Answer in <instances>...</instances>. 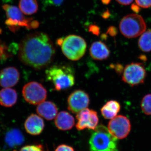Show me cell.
Listing matches in <instances>:
<instances>
[{
  "label": "cell",
  "instance_id": "obj_1",
  "mask_svg": "<svg viewBox=\"0 0 151 151\" xmlns=\"http://www.w3.org/2000/svg\"><path fill=\"white\" fill-rule=\"evenodd\" d=\"M55 55L54 45L49 36L45 33L29 34L19 44L20 61L36 70L48 66L53 61Z\"/></svg>",
  "mask_w": 151,
  "mask_h": 151
},
{
  "label": "cell",
  "instance_id": "obj_2",
  "mask_svg": "<svg viewBox=\"0 0 151 151\" xmlns=\"http://www.w3.org/2000/svg\"><path fill=\"white\" fill-rule=\"evenodd\" d=\"M45 75L47 81L52 83L57 91L66 90L75 84L74 70L69 65H52L46 69Z\"/></svg>",
  "mask_w": 151,
  "mask_h": 151
},
{
  "label": "cell",
  "instance_id": "obj_3",
  "mask_svg": "<svg viewBox=\"0 0 151 151\" xmlns=\"http://www.w3.org/2000/svg\"><path fill=\"white\" fill-rule=\"evenodd\" d=\"M92 132L89 140L90 151H119L117 139L103 125L97 126Z\"/></svg>",
  "mask_w": 151,
  "mask_h": 151
},
{
  "label": "cell",
  "instance_id": "obj_4",
  "mask_svg": "<svg viewBox=\"0 0 151 151\" xmlns=\"http://www.w3.org/2000/svg\"><path fill=\"white\" fill-rule=\"evenodd\" d=\"M2 7L6 16V24L13 32H15L21 27L34 29L39 26L38 22L32 18L26 17L21 10L15 6L5 4Z\"/></svg>",
  "mask_w": 151,
  "mask_h": 151
},
{
  "label": "cell",
  "instance_id": "obj_5",
  "mask_svg": "<svg viewBox=\"0 0 151 151\" xmlns=\"http://www.w3.org/2000/svg\"><path fill=\"white\" fill-rule=\"evenodd\" d=\"M63 54L73 61L81 59L86 52L87 44L84 38L79 36L71 35L63 39L60 44Z\"/></svg>",
  "mask_w": 151,
  "mask_h": 151
},
{
  "label": "cell",
  "instance_id": "obj_6",
  "mask_svg": "<svg viewBox=\"0 0 151 151\" xmlns=\"http://www.w3.org/2000/svg\"><path fill=\"white\" fill-rule=\"evenodd\" d=\"M145 22L142 17L137 14L127 15L122 19L119 28L125 37L132 38L137 37L145 31Z\"/></svg>",
  "mask_w": 151,
  "mask_h": 151
},
{
  "label": "cell",
  "instance_id": "obj_7",
  "mask_svg": "<svg viewBox=\"0 0 151 151\" xmlns=\"http://www.w3.org/2000/svg\"><path fill=\"white\" fill-rule=\"evenodd\" d=\"M147 72L145 66L140 63L133 62L126 65L122 75V81L132 86L143 84Z\"/></svg>",
  "mask_w": 151,
  "mask_h": 151
},
{
  "label": "cell",
  "instance_id": "obj_8",
  "mask_svg": "<svg viewBox=\"0 0 151 151\" xmlns=\"http://www.w3.org/2000/svg\"><path fill=\"white\" fill-rule=\"evenodd\" d=\"M22 93L26 101L34 105H39L44 102L47 97L46 89L36 81H31L25 84Z\"/></svg>",
  "mask_w": 151,
  "mask_h": 151
},
{
  "label": "cell",
  "instance_id": "obj_9",
  "mask_svg": "<svg viewBox=\"0 0 151 151\" xmlns=\"http://www.w3.org/2000/svg\"><path fill=\"white\" fill-rule=\"evenodd\" d=\"M131 124L129 119L125 116L119 115L111 119L108 125L110 133L117 139H123L129 135Z\"/></svg>",
  "mask_w": 151,
  "mask_h": 151
},
{
  "label": "cell",
  "instance_id": "obj_10",
  "mask_svg": "<svg viewBox=\"0 0 151 151\" xmlns=\"http://www.w3.org/2000/svg\"><path fill=\"white\" fill-rule=\"evenodd\" d=\"M90 99L85 91L78 89L72 92L68 98V109L73 113H78L89 106Z\"/></svg>",
  "mask_w": 151,
  "mask_h": 151
},
{
  "label": "cell",
  "instance_id": "obj_11",
  "mask_svg": "<svg viewBox=\"0 0 151 151\" xmlns=\"http://www.w3.org/2000/svg\"><path fill=\"white\" fill-rule=\"evenodd\" d=\"M76 118L78 120L76 128L79 131L86 129L94 130L99 122L97 112L89 108H85L77 113Z\"/></svg>",
  "mask_w": 151,
  "mask_h": 151
},
{
  "label": "cell",
  "instance_id": "obj_12",
  "mask_svg": "<svg viewBox=\"0 0 151 151\" xmlns=\"http://www.w3.org/2000/svg\"><path fill=\"white\" fill-rule=\"evenodd\" d=\"M19 78V72L15 67L5 68L0 71V85L4 88L14 86L17 84Z\"/></svg>",
  "mask_w": 151,
  "mask_h": 151
},
{
  "label": "cell",
  "instance_id": "obj_13",
  "mask_svg": "<svg viewBox=\"0 0 151 151\" xmlns=\"http://www.w3.org/2000/svg\"><path fill=\"white\" fill-rule=\"evenodd\" d=\"M26 131L29 134L36 136L40 134L45 127L43 119L36 114L30 115L24 123Z\"/></svg>",
  "mask_w": 151,
  "mask_h": 151
},
{
  "label": "cell",
  "instance_id": "obj_14",
  "mask_svg": "<svg viewBox=\"0 0 151 151\" xmlns=\"http://www.w3.org/2000/svg\"><path fill=\"white\" fill-rule=\"evenodd\" d=\"M36 111L37 113L41 117L48 121H51L56 117L58 109L53 102L44 101L39 104Z\"/></svg>",
  "mask_w": 151,
  "mask_h": 151
},
{
  "label": "cell",
  "instance_id": "obj_15",
  "mask_svg": "<svg viewBox=\"0 0 151 151\" xmlns=\"http://www.w3.org/2000/svg\"><path fill=\"white\" fill-rule=\"evenodd\" d=\"M89 53L93 59L102 60L110 56V50L107 45L102 42H94L89 48Z\"/></svg>",
  "mask_w": 151,
  "mask_h": 151
},
{
  "label": "cell",
  "instance_id": "obj_16",
  "mask_svg": "<svg viewBox=\"0 0 151 151\" xmlns=\"http://www.w3.org/2000/svg\"><path fill=\"white\" fill-rule=\"evenodd\" d=\"M55 124L59 129L67 131L73 128L75 124V120L70 113L63 111L60 112L55 117Z\"/></svg>",
  "mask_w": 151,
  "mask_h": 151
},
{
  "label": "cell",
  "instance_id": "obj_17",
  "mask_svg": "<svg viewBox=\"0 0 151 151\" xmlns=\"http://www.w3.org/2000/svg\"><path fill=\"white\" fill-rule=\"evenodd\" d=\"M24 142L22 133L18 129H13L7 132L5 137V142L10 148H14L21 145Z\"/></svg>",
  "mask_w": 151,
  "mask_h": 151
},
{
  "label": "cell",
  "instance_id": "obj_18",
  "mask_svg": "<svg viewBox=\"0 0 151 151\" xmlns=\"http://www.w3.org/2000/svg\"><path fill=\"white\" fill-rule=\"evenodd\" d=\"M17 93L15 89L4 88L0 90V105L6 108L12 107L16 103Z\"/></svg>",
  "mask_w": 151,
  "mask_h": 151
},
{
  "label": "cell",
  "instance_id": "obj_19",
  "mask_svg": "<svg viewBox=\"0 0 151 151\" xmlns=\"http://www.w3.org/2000/svg\"><path fill=\"white\" fill-rule=\"evenodd\" d=\"M121 109L120 103L116 100H110L101 109V112L104 118L112 119L117 116Z\"/></svg>",
  "mask_w": 151,
  "mask_h": 151
},
{
  "label": "cell",
  "instance_id": "obj_20",
  "mask_svg": "<svg viewBox=\"0 0 151 151\" xmlns=\"http://www.w3.org/2000/svg\"><path fill=\"white\" fill-rule=\"evenodd\" d=\"M19 7L23 13L29 15L37 12L38 4L37 0H20Z\"/></svg>",
  "mask_w": 151,
  "mask_h": 151
},
{
  "label": "cell",
  "instance_id": "obj_21",
  "mask_svg": "<svg viewBox=\"0 0 151 151\" xmlns=\"http://www.w3.org/2000/svg\"><path fill=\"white\" fill-rule=\"evenodd\" d=\"M138 45L140 50L145 52L151 51V30L143 33L138 41Z\"/></svg>",
  "mask_w": 151,
  "mask_h": 151
},
{
  "label": "cell",
  "instance_id": "obj_22",
  "mask_svg": "<svg viewBox=\"0 0 151 151\" xmlns=\"http://www.w3.org/2000/svg\"><path fill=\"white\" fill-rule=\"evenodd\" d=\"M142 111L147 115H151V94L146 95L142 99L141 103Z\"/></svg>",
  "mask_w": 151,
  "mask_h": 151
},
{
  "label": "cell",
  "instance_id": "obj_23",
  "mask_svg": "<svg viewBox=\"0 0 151 151\" xmlns=\"http://www.w3.org/2000/svg\"><path fill=\"white\" fill-rule=\"evenodd\" d=\"M8 47L1 40H0V60H4L9 57Z\"/></svg>",
  "mask_w": 151,
  "mask_h": 151
},
{
  "label": "cell",
  "instance_id": "obj_24",
  "mask_svg": "<svg viewBox=\"0 0 151 151\" xmlns=\"http://www.w3.org/2000/svg\"><path fill=\"white\" fill-rule=\"evenodd\" d=\"M14 151H18L15 150ZM19 151H45L43 147L41 145H32L23 147Z\"/></svg>",
  "mask_w": 151,
  "mask_h": 151
},
{
  "label": "cell",
  "instance_id": "obj_25",
  "mask_svg": "<svg viewBox=\"0 0 151 151\" xmlns=\"http://www.w3.org/2000/svg\"><path fill=\"white\" fill-rule=\"evenodd\" d=\"M45 7L58 6L62 4L64 0H41Z\"/></svg>",
  "mask_w": 151,
  "mask_h": 151
},
{
  "label": "cell",
  "instance_id": "obj_26",
  "mask_svg": "<svg viewBox=\"0 0 151 151\" xmlns=\"http://www.w3.org/2000/svg\"><path fill=\"white\" fill-rule=\"evenodd\" d=\"M137 4L143 8H148L151 6V0H135Z\"/></svg>",
  "mask_w": 151,
  "mask_h": 151
},
{
  "label": "cell",
  "instance_id": "obj_27",
  "mask_svg": "<svg viewBox=\"0 0 151 151\" xmlns=\"http://www.w3.org/2000/svg\"><path fill=\"white\" fill-rule=\"evenodd\" d=\"M55 151H74L72 147L65 145H60L57 148Z\"/></svg>",
  "mask_w": 151,
  "mask_h": 151
},
{
  "label": "cell",
  "instance_id": "obj_28",
  "mask_svg": "<svg viewBox=\"0 0 151 151\" xmlns=\"http://www.w3.org/2000/svg\"><path fill=\"white\" fill-rule=\"evenodd\" d=\"M117 32H118V31H117V29L114 27H110L108 28V31H107V33L108 34L113 37L116 36L117 35Z\"/></svg>",
  "mask_w": 151,
  "mask_h": 151
},
{
  "label": "cell",
  "instance_id": "obj_29",
  "mask_svg": "<svg viewBox=\"0 0 151 151\" xmlns=\"http://www.w3.org/2000/svg\"><path fill=\"white\" fill-rule=\"evenodd\" d=\"M89 30L92 33L96 35H98L100 34V29L97 26L92 25L89 27Z\"/></svg>",
  "mask_w": 151,
  "mask_h": 151
},
{
  "label": "cell",
  "instance_id": "obj_30",
  "mask_svg": "<svg viewBox=\"0 0 151 151\" xmlns=\"http://www.w3.org/2000/svg\"><path fill=\"white\" fill-rule=\"evenodd\" d=\"M119 4L123 5H128L133 2L134 0H116Z\"/></svg>",
  "mask_w": 151,
  "mask_h": 151
},
{
  "label": "cell",
  "instance_id": "obj_31",
  "mask_svg": "<svg viewBox=\"0 0 151 151\" xmlns=\"http://www.w3.org/2000/svg\"><path fill=\"white\" fill-rule=\"evenodd\" d=\"M139 6L137 4H133L132 6H131V9L134 12L138 13L140 11V9L139 7Z\"/></svg>",
  "mask_w": 151,
  "mask_h": 151
},
{
  "label": "cell",
  "instance_id": "obj_32",
  "mask_svg": "<svg viewBox=\"0 0 151 151\" xmlns=\"http://www.w3.org/2000/svg\"><path fill=\"white\" fill-rule=\"evenodd\" d=\"M115 69H116V71H117V73H120L121 71H122L123 69V66L120 64H117L115 66Z\"/></svg>",
  "mask_w": 151,
  "mask_h": 151
},
{
  "label": "cell",
  "instance_id": "obj_33",
  "mask_svg": "<svg viewBox=\"0 0 151 151\" xmlns=\"http://www.w3.org/2000/svg\"><path fill=\"white\" fill-rule=\"evenodd\" d=\"M111 0H102V2L104 4H108L111 2Z\"/></svg>",
  "mask_w": 151,
  "mask_h": 151
}]
</instances>
